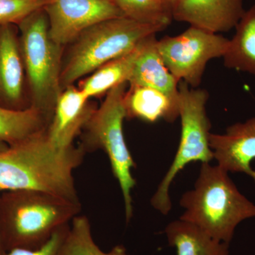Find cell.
I'll return each mask as SVG.
<instances>
[{
  "instance_id": "1",
  "label": "cell",
  "mask_w": 255,
  "mask_h": 255,
  "mask_svg": "<svg viewBox=\"0 0 255 255\" xmlns=\"http://www.w3.org/2000/svg\"><path fill=\"white\" fill-rule=\"evenodd\" d=\"M86 154L60 147L47 131L0 152V190H36L80 202L73 172Z\"/></svg>"
},
{
  "instance_id": "2",
  "label": "cell",
  "mask_w": 255,
  "mask_h": 255,
  "mask_svg": "<svg viewBox=\"0 0 255 255\" xmlns=\"http://www.w3.org/2000/svg\"><path fill=\"white\" fill-rule=\"evenodd\" d=\"M80 211V202L43 191H2L0 227L5 251L40 248Z\"/></svg>"
},
{
  "instance_id": "3",
  "label": "cell",
  "mask_w": 255,
  "mask_h": 255,
  "mask_svg": "<svg viewBox=\"0 0 255 255\" xmlns=\"http://www.w3.org/2000/svg\"><path fill=\"white\" fill-rule=\"evenodd\" d=\"M179 219L194 225L218 241L231 243L238 225L255 217V205L242 194L218 164L201 163L194 189L184 193Z\"/></svg>"
},
{
  "instance_id": "4",
  "label": "cell",
  "mask_w": 255,
  "mask_h": 255,
  "mask_svg": "<svg viewBox=\"0 0 255 255\" xmlns=\"http://www.w3.org/2000/svg\"><path fill=\"white\" fill-rule=\"evenodd\" d=\"M164 28L127 16L106 20L88 28L70 44L68 54L63 58L62 90L74 85L102 65L127 54Z\"/></svg>"
},
{
  "instance_id": "5",
  "label": "cell",
  "mask_w": 255,
  "mask_h": 255,
  "mask_svg": "<svg viewBox=\"0 0 255 255\" xmlns=\"http://www.w3.org/2000/svg\"><path fill=\"white\" fill-rule=\"evenodd\" d=\"M18 29L30 107L52 119L63 91L60 76L63 47L50 37L44 9L23 19L18 23Z\"/></svg>"
},
{
  "instance_id": "6",
  "label": "cell",
  "mask_w": 255,
  "mask_h": 255,
  "mask_svg": "<svg viewBox=\"0 0 255 255\" xmlns=\"http://www.w3.org/2000/svg\"><path fill=\"white\" fill-rule=\"evenodd\" d=\"M128 83L114 87L97 107L82 129L80 146L85 152L102 150L110 159L112 173L123 196L127 222L132 216V191L136 180L132 174L136 164L128 147L123 130L127 119L124 96Z\"/></svg>"
},
{
  "instance_id": "7",
  "label": "cell",
  "mask_w": 255,
  "mask_h": 255,
  "mask_svg": "<svg viewBox=\"0 0 255 255\" xmlns=\"http://www.w3.org/2000/svg\"><path fill=\"white\" fill-rule=\"evenodd\" d=\"M209 97L205 90L190 89L183 81L179 85L180 140L175 157L150 201L152 207L164 216L172 210L169 189L177 174L191 162L206 163L214 159L209 142L211 124L206 110Z\"/></svg>"
},
{
  "instance_id": "8",
  "label": "cell",
  "mask_w": 255,
  "mask_h": 255,
  "mask_svg": "<svg viewBox=\"0 0 255 255\" xmlns=\"http://www.w3.org/2000/svg\"><path fill=\"white\" fill-rule=\"evenodd\" d=\"M230 39L222 35L191 26L175 36L157 40V49L164 65L177 81L196 88L210 60L224 56Z\"/></svg>"
},
{
  "instance_id": "9",
  "label": "cell",
  "mask_w": 255,
  "mask_h": 255,
  "mask_svg": "<svg viewBox=\"0 0 255 255\" xmlns=\"http://www.w3.org/2000/svg\"><path fill=\"white\" fill-rule=\"evenodd\" d=\"M44 10L50 36L63 48L97 23L124 16L112 0H50Z\"/></svg>"
},
{
  "instance_id": "10",
  "label": "cell",
  "mask_w": 255,
  "mask_h": 255,
  "mask_svg": "<svg viewBox=\"0 0 255 255\" xmlns=\"http://www.w3.org/2000/svg\"><path fill=\"white\" fill-rule=\"evenodd\" d=\"M26 73L15 25L0 26V105L13 110L30 107Z\"/></svg>"
},
{
  "instance_id": "11",
  "label": "cell",
  "mask_w": 255,
  "mask_h": 255,
  "mask_svg": "<svg viewBox=\"0 0 255 255\" xmlns=\"http://www.w3.org/2000/svg\"><path fill=\"white\" fill-rule=\"evenodd\" d=\"M210 147L218 165L228 172H242L253 178L255 170V117L230 126L223 134H210Z\"/></svg>"
},
{
  "instance_id": "12",
  "label": "cell",
  "mask_w": 255,
  "mask_h": 255,
  "mask_svg": "<svg viewBox=\"0 0 255 255\" xmlns=\"http://www.w3.org/2000/svg\"><path fill=\"white\" fill-rule=\"evenodd\" d=\"M245 11L243 0H178L172 18L219 33L236 28Z\"/></svg>"
},
{
  "instance_id": "13",
  "label": "cell",
  "mask_w": 255,
  "mask_h": 255,
  "mask_svg": "<svg viewBox=\"0 0 255 255\" xmlns=\"http://www.w3.org/2000/svg\"><path fill=\"white\" fill-rule=\"evenodd\" d=\"M75 85L64 89L57 101L47 135L57 145L70 147L97 107Z\"/></svg>"
},
{
  "instance_id": "14",
  "label": "cell",
  "mask_w": 255,
  "mask_h": 255,
  "mask_svg": "<svg viewBox=\"0 0 255 255\" xmlns=\"http://www.w3.org/2000/svg\"><path fill=\"white\" fill-rule=\"evenodd\" d=\"M157 43L155 35L144 42L128 84L130 86L150 87L179 101V82L164 65Z\"/></svg>"
},
{
  "instance_id": "15",
  "label": "cell",
  "mask_w": 255,
  "mask_h": 255,
  "mask_svg": "<svg viewBox=\"0 0 255 255\" xmlns=\"http://www.w3.org/2000/svg\"><path fill=\"white\" fill-rule=\"evenodd\" d=\"M124 102L127 119L148 123L162 119L172 123L179 117V101L150 87L130 86Z\"/></svg>"
},
{
  "instance_id": "16",
  "label": "cell",
  "mask_w": 255,
  "mask_h": 255,
  "mask_svg": "<svg viewBox=\"0 0 255 255\" xmlns=\"http://www.w3.org/2000/svg\"><path fill=\"white\" fill-rule=\"evenodd\" d=\"M164 234L177 255H230L229 243L214 239L181 219L169 223Z\"/></svg>"
},
{
  "instance_id": "17",
  "label": "cell",
  "mask_w": 255,
  "mask_h": 255,
  "mask_svg": "<svg viewBox=\"0 0 255 255\" xmlns=\"http://www.w3.org/2000/svg\"><path fill=\"white\" fill-rule=\"evenodd\" d=\"M51 118L33 107L13 110L0 105V141L12 146L46 132Z\"/></svg>"
},
{
  "instance_id": "18",
  "label": "cell",
  "mask_w": 255,
  "mask_h": 255,
  "mask_svg": "<svg viewBox=\"0 0 255 255\" xmlns=\"http://www.w3.org/2000/svg\"><path fill=\"white\" fill-rule=\"evenodd\" d=\"M145 40L127 54L102 65L86 78L82 79L79 82L78 88L91 100L107 95L121 84L128 83Z\"/></svg>"
},
{
  "instance_id": "19",
  "label": "cell",
  "mask_w": 255,
  "mask_h": 255,
  "mask_svg": "<svg viewBox=\"0 0 255 255\" xmlns=\"http://www.w3.org/2000/svg\"><path fill=\"white\" fill-rule=\"evenodd\" d=\"M236 28L223 56L225 66L255 75V4L245 11Z\"/></svg>"
},
{
  "instance_id": "20",
  "label": "cell",
  "mask_w": 255,
  "mask_h": 255,
  "mask_svg": "<svg viewBox=\"0 0 255 255\" xmlns=\"http://www.w3.org/2000/svg\"><path fill=\"white\" fill-rule=\"evenodd\" d=\"M56 255H130L122 245L104 252L96 244L88 218L79 214L70 223Z\"/></svg>"
},
{
  "instance_id": "21",
  "label": "cell",
  "mask_w": 255,
  "mask_h": 255,
  "mask_svg": "<svg viewBox=\"0 0 255 255\" xmlns=\"http://www.w3.org/2000/svg\"><path fill=\"white\" fill-rule=\"evenodd\" d=\"M124 16L140 22L166 28L171 23L172 14L163 0H112Z\"/></svg>"
},
{
  "instance_id": "22",
  "label": "cell",
  "mask_w": 255,
  "mask_h": 255,
  "mask_svg": "<svg viewBox=\"0 0 255 255\" xmlns=\"http://www.w3.org/2000/svg\"><path fill=\"white\" fill-rule=\"evenodd\" d=\"M50 0H0V26L17 25L35 11L44 9Z\"/></svg>"
},
{
  "instance_id": "23",
  "label": "cell",
  "mask_w": 255,
  "mask_h": 255,
  "mask_svg": "<svg viewBox=\"0 0 255 255\" xmlns=\"http://www.w3.org/2000/svg\"><path fill=\"white\" fill-rule=\"evenodd\" d=\"M70 224L60 228L53 235L49 241L40 248L36 249L16 248L5 252L4 255H56L62 242L66 236Z\"/></svg>"
},
{
  "instance_id": "24",
  "label": "cell",
  "mask_w": 255,
  "mask_h": 255,
  "mask_svg": "<svg viewBox=\"0 0 255 255\" xmlns=\"http://www.w3.org/2000/svg\"><path fill=\"white\" fill-rule=\"evenodd\" d=\"M178 0H163L164 4L167 6V9L172 12L173 11L174 6L177 4Z\"/></svg>"
},
{
  "instance_id": "25",
  "label": "cell",
  "mask_w": 255,
  "mask_h": 255,
  "mask_svg": "<svg viewBox=\"0 0 255 255\" xmlns=\"http://www.w3.org/2000/svg\"><path fill=\"white\" fill-rule=\"evenodd\" d=\"M1 191L0 190V200H1ZM4 246H3L2 238H1V227H0V255H4L5 253Z\"/></svg>"
},
{
  "instance_id": "26",
  "label": "cell",
  "mask_w": 255,
  "mask_h": 255,
  "mask_svg": "<svg viewBox=\"0 0 255 255\" xmlns=\"http://www.w3.org/2000/svg\"><path fill=\"white\" fill-rule=\"evenodd\" d=\"M8 147H9V145H6V144L5 143V142L0 141V152H1V151L6 150V149L8 148Z\"/></svg>"
}]
</instances>
